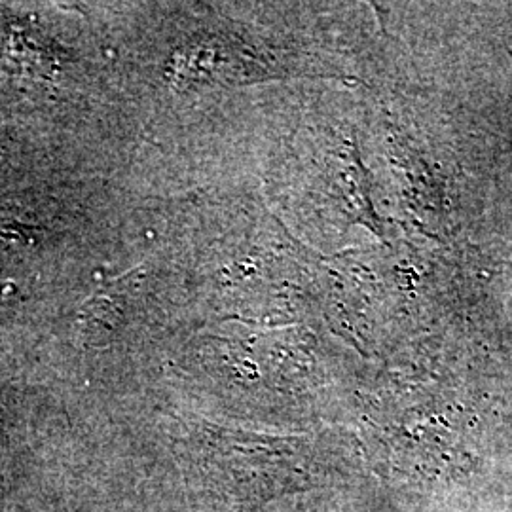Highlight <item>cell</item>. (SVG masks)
<instances>
[{
  "label": "cell",
  "mask_w": 512,
  "mask_h": 512,
  "mask_svg": "<svg viewBox=\"0 0 512 512\" xmlns=\"http://www.w3.org/2000/svg\"><path fill=\"white\" fill-rule=\"evenodd\" d=\"M200 469L217 490L251 503L313 486L311 463L296 439L213 435L203 446Z\"/></svg>",
  "instance_id": "6da1fadb"
}]
</instances>
